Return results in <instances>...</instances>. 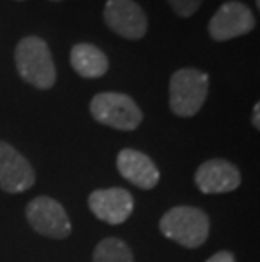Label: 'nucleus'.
I'll return each mask as SVG.
<instances>
[{
  "label": "nucleus",
  "mask_w": 260,
  "mask_h": 262,
  "mask_svg": "<svg viewBox=\"0 0 260 262\" xmlns=\"http://www.w3.org/2000/svg\"><path fill=\"white\" fill-rule=\"evenodd\" d=\"M255 4H257V9H260V0H255Z\"/></svg>",
  "instance_id": "17"
},
{
  "label": "nucleus",
  "mask_w": 260,
  "mask_h": 262,
  "mask_svg": "<svg viewBox=\"0 0 260 262\" xmlns=\"http://www.w3.org/2000/svg\"><path fill=\"white\" fill-rule=\"evenodd\" d=\"M117 169L127 181L140 189H152L160 180L156 163L147 154L135 149L120 150L117 156Z\"/></svg>",
  "instance_id": "11"
},
{
  "label": "nucleus",
  "mask_w": 260,
  "mask_h": 262,
  "mask_svg": "<svg viewBox=\"0 0 260 262\" xmlns=\"http://www.w3.org/2000/svg\"><path fill=\"white\" fill-rule=\"evenodd\" d=\"M91 117L98 124L117 130H135L142 124V110L132 97L119 92H103L91 98Z\"/></svg>",
  "instance_id": "4"
},
{
  "label": "nucleus",
  "mask_w": 260,
  "mask_h": 262,
  "mask_svg": "<svg viewBox=\"0 0 260 262\" xmlns=\"http://www.w3.org/2000/svg\"><path fill=\"white\" fill-rule=\"evenodd\" d=\"M201 2L203 0H168L171 9H173L179 17H191V15L200 9Z\"/></svg>",
  "instance_id": "14"
},
{
  "label": "nucleus",
  "mask_w": 260,
  "mask_h": 262,
  "mask_svg": "<svg viewBox=\"0 0 260 262\" xmlns=\"http://www.w3.org/2000/svg\"><path fill=\"white\" fill-rule=\"evenodd\" d=\"M36 172L31 163L10 144L0 141V188L5 193H22L34 186Z\"/></svg>",
  "instance_id": "9"
},
{
  "label": "nucleus",
  "mask_w": 260,
  "mask_h": 262,
  "mask_svg": "<svg viewBox=\"0 0 260 262\" xmlns=\"http://www.w3.org/2000/svg\"><path fill=\"white\" fill-rule=\"evenodd\" d=\"M15 68L24 81L29 85L49 90L56 83V68L44 39L37 36H27L20 39L15 46Z\"/></svg>",
  "instance_id": "1"
},
{
  "label": "nucleus",
  "mask_w": 260,
  "mask_h": 262,
  "mask_svg": "<svg viewBox=\"0 0 260 262\" xmlns=\"http://www.w3.org/2000/svg\"><path fill=\"white\" fill-rule=\"evenodd\" d=\"M26 216L37 233L51 238H66L71 233V222L63 205L51 196H37L27 203Z\"/></svg>",
  "instance_id": "5"
},
{
  "label": "nucleus",
  "mask_w": 260,
  "mask_h": 262,
  "mask_svg": "<svg viewBox=\"0 0 260 262\" xmlns=\"http://www.w3.org/2000/svg\"><path fill=\"white\" fill-rule=\"evenodd\" d=\"M252 124L258 130L260 129V103L257 102L253 105V112H252Z\"/></svg>",
  "instance_id": "16"
},
{
  "label": "nucleus",
  "mask_w": 260,
  "mask_h": 262,
  "mask_svg": "<svg viewBox=\"0 0 260 262\" xmlns=\"http://www.w3.org/2000/svg\"><path fill=\"white\" fill-rule=\"evenodd\" d=\"M53 2H59V0H53Z\"/></svg>",
  "instance_id": "18"
},
{
  "label": "nucleus",
  "mask_w": 260,
  "mask_h": 262,
  "mask_svg": "<svg viewBox=\"0 0 260 262\" xmlns=\"http://www.w3.org/2000/svg\"><path fill=\"white\" fill-rule=\"evenodd\" d=\"M93 262H134V254L124 241L107 237L95 247Z\"/></svg>",
  "instance_id": "13"
},
{
  "label": "nucleus",
  "mask_w": 260,
  "mask_h": 262,
  "mask_svg": "<svg viewBox=\"0 0 260 262\" xmlns=\"http://www.w3.org/2000/svg\"><path fill=\"white\" fill-rule=\"evenodd\" d=\"M162 235L186 249H196L209 235V216L196 206H174L159 222Z\"/></svg>",
  "instance_id": "2"
},
{
  "label": "nucleus",
  "mask_w": 260,
  "mask_h": 262,
  "mask_svg": "<svg viewBox=\"0 0 260 262\" xmlns=\"http://www.w3.org/2000/svg\"><path fill=\"white\" fill-rule=\"evenodd\" d=\"M209 90V76L195 68H181L171 76L169 107L178 117H193L200 112Z\"/></svg>",
  "instance_id": "3"
},
{
  "label": "nucleus",
  "mask_w": 260,
  "mask_h": 262,
  "mask_svg": "<svg viewBox=\"0 0 260 262\" xmlns=\"http://www.w3.org/2000/svg\"><path fill=\"white\" fill-rule=\"evenodd\" d=\"M255 27L253 12L239 0L225 2L215 12L208 24V32L215 41H230V39L245 36Z\"/></svg>",
  "instance_id": "6"
},
{
  "label": "nucleus",
  "mask_w": 260,
  "mask_h": 262,
  "mask_svg": "<svg viewBox=\"0 0 260 262\" xmlns=\"http://www.w3.org/2000/svg\"><path fill=\"white\" fill-rule=\"evenodd\" d=\"M206 262H237V260H235V255L228 252V250H220V252L211 255Z\"/></svg>",
  "instance_id": "15"
},
{
  "label": "nucleus",
  "mask_w": 260,
  "mask_h": 262,
  "mask_svg": "<svg viewBox=\"0 0 260 262\" xmlns=\"http://www.w3.org/2000/svg\"><path fill=\"white\" fill-rule=\"evenodd\" d=\"M195 183L204 194L230 193L240 186L242 174L235 164L226 159H209L195 172Z\"/></svg>",
  "instance_id": "10"
},
{
  "label": "nucleus",
  "mask_w": 260,
  "mask_h": 262,
  "mask_svg": "<svg viewBox=\"0 0 260 262\" xmlns=\"http://www.w3.org/2000/svg\"><path fill=\"white\" fill-rule=\"evenodd\" d=\"M88 206L98 220L110 225H120L134 211V196L125 188L95 189L88 196Z\"/></svg>",
  "instance_id": "8"
},
{
  "label": "nucleus",
  "mask_w": 260,
  "mask_h": 262,
  "mask_svg": "<svg viewBox=\"0 0 260 262\" xmlns=\"http://www.w3.org/2000/svg\"><path fill=\"white\" fill-rule=\"evenodd\" d=\"M69 61L73 70L83 78H100L108 71V58L100 48L90 42H78L71 48Z\"/></svg>",
  "instance_id": "12"
},
{
  "label": "nucleus",
  "mask_w": 260,
  "mask_h": 262,
  "mask_svg": "<svg viewBox=\"0 0 260 262\" xmlns=\"http://www.w3.org/2000/svg\"><path fill=\"white\" fill-rule=\"evenodd\" d=\"M105 24L125 39H140L147 32V17L134 0H108L103 10Z\"/></svg>",
  "instance_id": "7"
}]
</instances>
